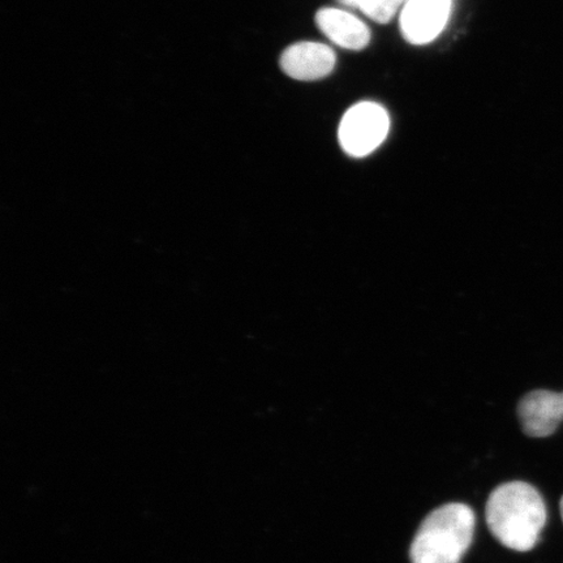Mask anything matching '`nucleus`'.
<instances>
[{
  "label": "nucleus",
  "instance_id": "5",
  "mask_svg": "<svg viewBox=\"0 0 563 563\" xmlns=\"http://www.w3.org/2000/svg\"><path fill=\"white\" fill-rule=\"evenodd\" d=\"M336 62L332 46L317 41H300L282 53L279 66L294 80L313 82L332 75Z\"/></svg>",
  "mask_w": 563,
  "mask_h": 563
},
{
  "label": "nucleus",
  "instance_id": "2",
  "mask_svg": "<svg viewBox=\"0 0 563 563\" xmlns=\"http://www.w3.org/2000/svg\"><path fill=\"white\" fill-rule=\"evenodd\" d=\"M476 518L470 506L448 504L422 520L410 548L412 563H461L473 543Z\"/></svg>",
  "mask_w": 563,
  "mask_h": 563
},
{
  "label": "nucleus",
  "instance_id": "4",
  "mask_svg": "<svg viewBox=\"0 0 563 563\" xmlns=\"http://www.w3.org/2000/svg\"><path fill=\"white\" fill-rule=\"evenodd\" d=\"M454 0H405L398 21L400 34L412 46H428L441 37L452 19Z\"/></svg>",
  "mask_w": 563,
  "mask_h": 563
},
{
  "label": "nucleus",
  "instance_id": "7",
  "mask_svg": "<svg viewBox=\"0 0 563 563\" xmlns=\"http://www.w3.org/2000/svg\"><path fill=\"white\" fill-rule=\"evenodd\" d=\"M518 417L523 432L530 438L552 435L563 421V391L533 390L526 394L518 405Z\"/></svg>",
  "mask_w": 563,
  "mask_h": 563
},
{
  "label": "nucleus",
  "instance_id": "10",
  "mask_svg": "<svg viewBox=\"0 0 563 563\" xmlns=\"http://www.w3.org/2000/svg\"><path fill=\"white\" fill-rule=\"evenodd\" d=\"M560 510H561V517H562V520H563V497L561 499Z\"/></svg>",
  "mask_w": 563,
  "mask_h": 563
},
{
  "label": "nucleus",
  "instance_id": "6",
  "mask_svg": "<svg viewBox=\"0 0 563 563\" xmlns=\"http://www.w3.org/2000/svg\"><path fill=\"white\" fill-rule=\"evenodd\" d=\"M316 26L327 40L343 51L363 52L371 45V27L364 20L338 7H322L314 15Z\"/></svg>",
  "mask_w": 563,
  "mask_h": 563
},
{
  "label": "nucleus",
  "instance_id": "9",
  "mask_svg": "<svg viewBox=\"0 0 563 563\" xmlns=\"http://www.w3.org/2000/svg\"><path fill=\"white\" fill-rule=\"evenodd\" d=\"M344 7H349V9H356L357 0H338Z\"/></svg>",
  "mask_w": 563,
  "mask_h": 563
},
{
  "label": "nucleus",
  "instance_id": "1",
  "mask_svg": "<svg viewBox=\"0 0 563 563\" xmlns=\"http://www.w3.org/2000/svg\"><path fill=\"white\" fill-rule=\"evenodd\" d=\"M493 537L517 552L531 551L547 523V508L537 488L525 482L499 485L485 509Z\"/></svg>",
  "mask_w": 563,
  "mask_h": 563
},
{
  "label": "nucleus",
  "instance_id": "3",
  "mask_svg": "<svg viewBox=\"0 0 563 563\" xmlns=\"http://www.w3.org/2000/svg\"><path fill=\"white\" fill-rule=\"evenodd\" d=\"M391 119L384 104L364 100L344 111L338 125V141L344 153L367 157L389 136Z\"/></svg>",
  "mask_w": 563,
  "mask_h": 563
},
{
  "label": "nucleus",
  "instance_id": "8",
  "mask_svg": "<svg viewBox=\"0 0 563 563\" xmlns=\"http://www.w3.org/2000/svg\"><path fill=\"white\" fill-rule=\"evenodd\" d=\"M405 0H357L356 9L377 24H389L399 16Z\"/></svg>",
  "mask_w": 563,
  "mask_h": 563
}]
</instances>
